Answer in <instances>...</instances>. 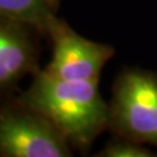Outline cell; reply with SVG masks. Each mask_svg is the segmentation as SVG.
I'll use <instances>...</instances> for the list:
<instances>
[{
    "mask_svg": "<svg viewBox=\"0 0 157 157\" xmlns=\"http://www.w3.org/2000/svg\"><path fill=\"white\" fill-rule=\"evenodd\" d=\"M17 99L47 117L78 150H87L108 129L109 104L101 97L99 82L64 80L39 69Z\"/></svg>",
    "mask_w": 157,
    "mask_h": 157,
    "instance_id": "6da1fadb",
    "label": "cell"
},
{
    "mask_svg": "<svg viewBox=\"0 0 157 157\" xmlns=\"http://www.w3.org/2000/svg\"><path fill=\"white\" fill-rule=\"evenodd\" d=\"M108 129L114 136L157 147V73L129 67L117 77Z\"/></svg>",
    "mask_w": 157,
    "mask_h": 157,
    "instance_id": "7a4b0ae2",
    "label": "cell"
},
{
    "mask_svg": "<svg viewBox=\"0 0 157 157\" xmlns=\"http://www.w3.org/2000/svg\"><path fill=\"white\" fill-rule=\"evenodd\" d=\"M70 146L49 119L17 98L0 106L1 157H70Z\"/></svg>",
    "mask_w": 157,
    "mask_h": 157,
    "instance_id": "3957f363",
    "label": "cell"
},
{
    "mask_svg": "<svg viewBox=\"0 0 157 157\" xmlns=\"http://www.w3.org/2000/svg\"><path fill=\"white\" fill-rule=\"evenodd\" d=\"M48 36L52 41V57L45 70L64 80L99 82L105 64L115 54L112 45L85 39L57 17Z\"/></svg>",
    "mask_w": 157,
    "mask_h": 157,
    "instance_id": "277c9868",
    "label": "cell"
},
{
    "mask_svg": "<svg viewBox=\"0 0 157 157\" xmlns=\"http://www.w3.org/2000/svg\"><path fill=\"white\" fill-rule=\"evenodd\" d=\"M39 35L32 25L0 17V99L25 76L39 70Z\"/></svg>",
    "mask_w": 157,
    "mask_h": 157,
    "instance_id": "5b68a950",
    "label": "cell"
},
{
    "mask_svg": "<svg viewBox=\"0 0 157 157\" xmlns=\"http://www.w3.org/2000/svg\"><path fill=\"white\" fill-rule=\"evenodd\" d=\"M0 17L32 25L48 36L55 11L47 0H0Z\"/></svg>",
    "mask_w": 157,
    "mask_h": 157,
    "instance_id": "8992f818",
    "label": "cell"
},
{
    "mask_svg": "<svg viewBox=\"0 0 157 157\" xmlns=\"http://www.w3.org/2000/svg\"><path fill=\"white\" fill-rule=\"evenodd\" d=\"M95 156L98 157H157V154L140 142L115 136Z\"/></svg>",
    "mask_w": 157,
    "mask_h": 157,
    "instance_id": "52a82bcc",
    "label": "cell"
},
{
    "mask_svg": "<svg viewBox=\"0 0 157 157\" xmlns=\"http://www.w3.org/2000/svg\"><path fill=\"white\" fill-rule=\"evenodd\" d=\"M48 2H49V5L52 7V10L55 11L57 8V6H58V2H59V0H47Z\"/></svg>",
    "mask_w": 157,
    "mask_h": 157,
    "instance_id": "ba28073f",
    "label": "cell"
}]
</instances>
